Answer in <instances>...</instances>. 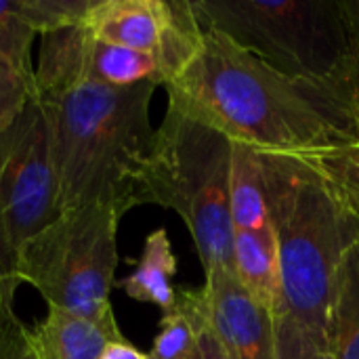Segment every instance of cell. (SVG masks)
Wrapping results in <instances>:
<instances>
[{"mask_svg": "<svg viewBox=\"0 0 359 359\" xmlns=\"http://www.w3.org/2000/svg\"><path fill=\"white\" fill-rule=\"evenodd\" d=\"M233 273L261 307L273 316L282 311V269L271 225L236 231Z\"/></svg>", "mask_w": 359, "mask_h": 359, "instance_id": "7c38bea8", "label": "cell"}, {"mask_svg": "<svg viewBox=\"0 0 359 359\" xmlns=\"http://www.w3.org/2000/svg\"><path fill=\"white\" fill-rule=\"evenodd\" d=\"M17 286H19V280L15 276V257L6 244L2 221H0V316L6 311H13Z\"/></svg>", "mask_w": 359, "mask_h": 359, "instance_id": "7402d4cb", "label": "cell"}, {"mask_svg": "<svg viewBox=\"0 0 359 359\" xmlns=\"http://www.w3.org/2000/svg\"><path fill=\"white\" fill-rule=\"evenodd\" d=\"M202 313H204V309H202ZM191 359H231L229 353H227V349L223 347L221 339L217 337V332L206 322V316L202 320V328H200V337H198V347H196Z\"/></svg>", "mask_w": 359, "mask_h": 359, "instance_id": "603a6c76", "label": "cell"}, {"mask_svg": "<svg viewBox=\"0 0 359 359\" xmlns=\"http://www.w3.org/2000/svg\"><path fill=\"white\" fill-rule=\"evenodd\" d=\"M204 27L288 76L359 88V55L343 0H191Z\"/></svg>", "mask_w": 359, "mask_h": 359, "instance_id": "5b68a950", "label": "cell"}, {"mask_svg": "<svg viewBox=\"0 0 359 359\" xmlns=\"http://www.w3.org/2000/svg\"><path fill=\"white\" fill-rule=\"evenodd\" d=\"M38 32L25 19L19 0H0V57L36 86V67H32V42Z\"/></svg>", "mask_w": 359, "mask_h": 359, "instance_id": "e0dca14e", "label": "cell"}, {"mask_svg": "<svg viewBox=\"0 0 359 359\" xmlns=\"http://www.w3.org/2000/svg\"><path fill=\"white\" fill-rule=\"evenodd\" d=\"M177 276V257L168 231L164 227L154 229L143 244L141 257L130 276L116 282V288L124 290L130 299L139 303H149L170 311L177 303V288L172 278Z\"/></svg>", "mask_w": 359, "mask_h": 359, "instance_id": "4fadbf2b", "label": "cell"}, {"mask_svg": "<svg viewBox=\"0 0 359 359\" xmlns=\"http://www.w3.org/2000/svg\"><path fill=\"white\" fill-rule=\"evenodd\" d=\"M206 322L231 359H276V316L261 307L236 273L210 271L198 290Z\"/></svg>", "mask_w": 359, "mask_h": 359, "instance_id": "30bf717a", "label": "cell"}, {"mask_svg": "<svg viewBox=\"0 0 359 359\" xmlns=\"http://www.w3.org/2000/svg\"><path fill=\"white\" fill-rule=\"evenodd\" d=\"M229 204L236 231L269 225L263 160L252 145L242 141H231Z\"/></svg>", "mask_w": 359, "mask_h": 359, "instance_id": "5bb4252c", "label": "cell"}, {"mask_svg": "<svg viewBox=\"0 0 359 359\" xmlns=\"http://www.w3.org/2000/svg\"><path fill=\"white\" fill-rule=\"evenodd\" d=\"M0 359H38L32 328H27L13 311L0 316Z\"/></svg>", "mask_w": 359, "mask_h": 359, "instance_id": "44dd1931", "label": "cell"}, {"mask_svg": "<svg viewBox=\"0 0 359 359\" xmlns=\"http://www.w3.org/2000/svg\"><path fill=\"white\" fill-rule=\"evenodd\" d=\"M156 88L151 82L128 88L76 82L38 93L63 212L101 204L126 215L139 206L137 175L156 135L149 120Z\"/></svg>", "mask_w": 359, "mask_h": 359, "instance_id": "3957f363", "label": "cell"}, {"mask_svg": "<svg viewBox=\"0 0 359 359\" xmlns=\"http://www.w3.org/2000/svg\"><path fill=\"white\" fill-rule=\"evenodd\" d=\"M202 303L198 290H177V303L162 313L160 330L154 339L149 359H191L202 328Z\"/></svg>", "mask_w": 359, "mask_h": 359, "instance_id": "2e32d148", "label": "cell"}, {"mask_svg": "<svg viewBox=\"0 0 359 359\" xmlns=\"http://www.w3.org/2000/svg\"><path fill=\"white\" fill-rule=\"evenodd\" d=\"M36 95V86H32L0 57V133L13 124V120L25 109V105Z\"/></svg>", "mask_w": 359, "mask_h": 359, "instance_id": "ffe728a7", "label": "cell"}, {"mask_svg": "<svg viewBox=\"0 0 359 359\" xmlns=\"http://www.w3.org/2000/svg\"><path fill=\"white\" fill-rule=\"evenodd\" d=\"M334 164L345 181V185L349 187L353 200L358 202L359 206V149L355 151H341L334 154Z\"/></svg>", "mask_w": 359, "mask_h": 359, "instance_id": "cb8c5ba5", "label": "cell"}, {"mask_svg": "<svg viewBox=\"0 0 359 359\" xmlns=\"http://www.w3.org/2000/svg\"><path fill=\"white\" fill-rule=\"evenodd\" d=\"M164 88L168 103L261 154L359 149V88L278 72L212 27L202 25L198 53Z\"/></svg>", "mask_w": 359, "mask_h": 359, "instance_id": "6da1fadb", "label": "cell"}, {"mask_svg": "<svg viewBox=\"0 0 359 359\" xmlns=\"http://www.w3.org/2000/svg\"><path fill=\"white\" fill-rule=\"evenodd\" d=\"M25 19L42 36L80 25L95 0H19Z\"/></svg>", "mask_w": 359, "mask_h": 359, "instance_id": "ac0fdd59", "label": "cell"}, {"mask_svg": "<svg viewBox=\"0 0 359 359\" xmlns=\"http://www.w3.org/2000/svg\"><path fill=\"white\" fill-rule=\"evenodd\" d=\"M63 215L48 120L38 95L0 133V221L15 257Z\"/></svg>", "mask_w": 359, "mask_h": 359, "instance_id": "52a82bcc", "label": "cell"}, {"mask_svg": "<svg viewBox=\"0 0 359 359\" xmlns=\"http://www.w3.org/2000/svg\"><path fill=\"white\" fill-rule=\"evenodd\" d=\"M326 339L332 359H359V242L339 267Z\"/></svg>", "mask_w": 359, "mask_h": 359, "instance_id": "9a60e30c", "label": "cell"}, {"mask_svg": "<svg viewBox=\"0 0 359 359\" xmlns=\"http://www.w3.org/2000/svg\"><path fill=\"white\" fill-rule=\"evenodd\" d=\"M276 328V359H332L328 345L320 341L305 324L288 313H278Z\"/></svg>", "mask_w": 359, "mask_h": 359, "instance_id": "d6986e66", "label": "cell"}, {"mask_svg": "<svg viewBox=\"0 0 359 359\" xmlns=\"http://www.w3.org/2000/svg\"><path fill=\"white\" fill-rule=\"evenodd\" d=\"M80 25L99 40L154 55L168 82L194 59L202 40L191 0H95Z\"/></svg>", "mask_w": 359, "mask_h": 359, "instance_id": "ba28073f", "label": "cell"}, {"mask_svg": "<svg viewBox=\"0 0 359 359\" xmlns=\"http://www.w3.org/2000/svg\"><path fill=\"white\" fill-rule=\"evenodd\" d=\"M76 82L128 88L143 82L164 86L168 72L160 59L90 36L82 25L42 34L36 90H55Z\"/></svg>", "mask_w": 359, "mask_h": 359, "instance_id": "9c48e42d", "label": "cell"}, {"mask_svg": "<svg viewBox=\"0 0 359 359\" xmlns=\"http://www.w3.org/2000/svg\"><path fill=\"white\" fill-rule=\"evenodd\" d=\"M122 217L101 204L65 210L17 252L19 284H32L48 307L86 318L101 316L111 307Z\"/></svg>", "mask_w": 359, "mask_h": 359, "instance_id": "8992f818", "label": "cell"}, {"mask_svg": "<svg viewBox=\"0 0 359 359\" xmlns=\"http://www.w3.org/2000/svg\"><path fill=\"white\" fill-rule=\"evenodd\" d=\"M343 8H345V15H347V21H349V27H351L359 55V0H343Z\"/></svg>", "mask_w": 359, "mask_h": 359, "instance_id": "484cf974", "label": "cell"}, {"mask_svg": "<svg viewBox=\"0 0 359 359\" xmlns=\"http://www.w3.org/2000/svg\"><path fill=\"white\" fill-rule=\"evenodd\" d=\"M122 339L111 307L97 318L48 307L46 318L32 328L38 359H101L109 343Z\"/></svg>", "mask_w": 359, "mask_h": 359, "instance_id": "8fae6325", "label": "cell"}, {"mask_svg": "<svg viewBox=\"0 0 359 359\" xmlns=\"http://www.w3.org/2000/svg\"><path fill=\"white\" fill-rule=\"evenodd\" d=\"M229 179L231 139L210 122L168 103L137 175V200L175 210L183 219L204 276L233 273Z\"/></svg>", "mask_w": 359, "mask_h": 359, "instance_id": "277c9868", "label": "cell"}, {"mask_svg": "<svg viewBox=\"0 0 359 359\" xmlns=\"http://www.w3.org/2000/svg\"><path fill=\"white\" fill-rule=\"evenodd\" d=\"M332 156L261 154L282 269L280 313L297 318L326 345L334 280L359 242V206Z\"/></svg>", "mask_w": 359, "mask_h": 359, "instance_id": "7a4b0ae2", "label": "cell"}, {"mask_svg": "<svg viewBox=\"0 0 359 359\" xmlns=\"http://www.w3.org/2000/svg\"><path fill=\"white\" fill-rule=\"evenodd\" d=\"M101 359H149V355L143 353V351H139V349H137L135 345H130L126 339H122V341L109 343Z\"/></svg>", "mask_w": 359, "mask_h": 359, "instance_id": "d4e9b609", "label": "cell"}]
</instances>
